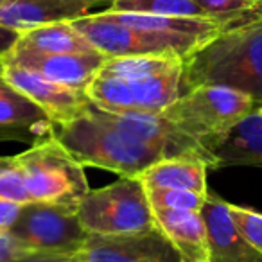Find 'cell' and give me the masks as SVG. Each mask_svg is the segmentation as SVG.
Returning a JSON list of instances; mask_svg holds the SVG:
<instances>
[{
	"label": "cell",
	"instance_id": "obj_1",
	"mask_svg": "<svg viewBox=\"0 0 262 262\" xmlns=\"http://www.w3.org/2000/svg\"><path fill=\"white\" fill-rule=\"evenodd\" d=\"M183 61L174 54L108 58L86 95L106 112L162 113L182 95Z\"/></svg>",
	"mask_w": 262,
	"mask_h": 262
},
{
	"label": "cell",
	"instance_id": "obj_2",
	"mask_svg": "<svg viewBox=\"0 0 262 262\" xmlns=\"http://www.w3.org/2000/svg\"><path fill=\"white\" fill-rule=\"evenodd\" d=\"M54 137L83 165L112 171L119 176H140L162 158L164 149L139 139L106 120L94 102L79 117L54 126Z\"/></svg>",
	"mask_w": 262,
	"mask_h": 262
},
{
	"label": "cell",
	"instance_id": "obj_3",
	"mask_svg": "<svg viewBox=\"0 0 262 262\" xmlns=\"http://www.w3.org/2000/svg\"><path fill=\"white\" fill-rule=\"evenodd\" d=\"M201 84H221L262 106V20L221 31L183 61L182 94Z\"/></svg>",
	"mask_w": 262,
	"mask_h": 262
},
{
	"label": "cell",
	"instance_id": "obj_4",
	"mask_svg": "<svg viewBox=\"0 0 262 262\" xmlns=\"http://www.w3.org/2000/svg\"><path fill=\"white\" fill-rule=\"evenodd\" d=\"M255 110L257 102L243 92L221 84H201L183 92L162 115L210 151L217 140Z\"/></svg>",
	"mask_w": 262,
	"mask_h": 262
},
{
	"label": "cell",
	"instance_id": "obj_5",
	"mask_svg": "<svg viewBox=\"0 0 262 262\" xmlns=\"http://www.w3.org/2000/svg\"><path fill=\"white\" fill-rule=\"evenodd\" d=\"M24 187L31 201H45L77 208L90 190L84 165L59 142L54 133L29 149L15 155Z\"/></svg>",
	"mask_w": 262,
	"mask_h": 262
},
{
	"label": "cell",
	"instance_id": "obj_6",
	"mask_svg": "<svg viewBox=\"0 0 262 262\" xmlns=\"http://www.w3.org/2000/svg\"><path fill=\"white\" fill-rule=\"evenodd\" d=\"M77 215L88 233L99 235L137 233L158 226L139 176H120L102 189L88 190L77 205Z\"/></svg>",
	"mask_w": 262,
	"mask_h": 262
},
{
	"label": "cell",
	"instance_id": "obj_7",
	"mask_svg": "<svg viewBox=\"0 0 262 262\" xmlns=\"http://www.w3.org/2000/svg\"><path fill=\"white\" fill-rule=\"evenodd\" d=\"M74 27L108 58L120 56H142V54H174L187 59L190 54L200 51L207 40L194 36H169V34L142 31L124 26L113 20L104 11L90 13L72 20Z\"/></svg>",
	"mask_w": 262,
	"mask_h": 262
},
{
	"label": "cell",
	"instance_id": "obj_8",
	"mask_svg": "<svg viewBox=\"0 0 262 262\" xmlns=\"http://www.w3.org/2000/svg\"><path fill=\"white\" fill-rule=\"evenodd\" d=\"M31 251L77 255L88 237L77 208L45 201H27L9 228Z\"/></svg>",
	"mask_w": 262,
	"mask_h": 262
},
{
	"label": "cell",
	"instance_id": "obj_9",
	"mask_svg": "<svg viewBox=\"0 0 262 262\" xmlns=\"http://www.w3.org/2000/svg\"><path fill=\"white\" fill-rule=\"evenodd\" d=\"M77 257L81 262H182L180 251L160 226L122 235L88 233Z\"/></svg>",
	"mask_w": 262,
	"mask_h": 262
},
{
	"label": "cell",
	"instance_id": "obj_10",
	"mask_svg": "<svg viewBox=\"0 0 262 262\" xmlns=\"http://www.w3.org/2000/svg\"><path fill=\"white\" fill-rule=\"evenodd\" d=\"M2 77L20 94H24L34 104L40 106L54 126L79 117L90 102L86 90H77V88L54 83L33 70H27L18 65L4 63Z\"/></svg>",
	"mask_w": 262,
	"mask_h": 262
},
{
	"label": "cell",
	"instance_id": "obj_11",
	"mask_svg": "<svg viewBox=\"0 0 262 262\" xmlns=\"http://www.w3.org/2000/svg\"><path fill=\"white\" fill-rule=\"evenodd\" d=\"M4 63L18 65L40 74L54 83L65 84L77 90H86L102 63L108 59L102 52H83V54H51L29 49L13 47L4 56Z\"/></svg>",
	"mask_w": 262,
	"mask_h": 262
},
{
	"label": "cell",
	"instance_id": "obj_12",
	"mask_svg": "<svg viewBox=\"0 0 262 262\" xmlns=\"http://www.w3.org/2000/svg\"><path fill=\"white\" fill-rule=\"evenodd\" d=\"M200 214L207 230L210 262H262V255L257 253L237 230L228 201L214 192H207Z\"/></svg>",
	"mask_w": 262,
	"mask_h": 262
},
{
	"label": "cell",
	"instance_id": "obj_13",
	"mask_svg": "<svg viewBox=\"0 0 262 262\" xmlns=\"http://www.w3.org/2000/svg\"><path fill=\"white\" fill-rule=\"evenodd\" d=\"M102 0H0V26L26 33L56 22H72Z\"/></svg>",
	"mask_w": 262,
	"mask_h": 262
},
{
	"label": "cell",
	"instance_id": "obj_14",
	"mask_svg": "<svg viewBox=\"0 0 262 262\" xmlns=\"http://www.w3.org/2000/svg\"><path fill=\"white\" fill-rule=\"evenodd\" d=\"M54 133L49 115L0 76V142L34 144Z\"/></svg>",
	"mask_w": 262,
	"mask_h": 262
},
{
	"label": "cell",
	"instance_id": "obj_15",
	"mask_svg": "<svg viewBox=\"0 0 262 262\" xmlns=\"http://www.w3.org/2000/svg\"><path fill=\"white\" fill-rule=\"evenodd\" d=\"M157 225L182 255V262H210L207 230L200 212L155 208Z\"/></svg>",
	"mask_w": 262,
	"mask_h": 262
},
{
	"label": "cell",
	"instance_id": "obj_16",
	"mask_svg": "<svg viewBox=\"0 0 262 262\" xmlns=\"http://www.w3.org/2000/svg\"><path fill=\"white\" fill-rule=\"evenodd\" d=\"M210 153L214 155L217 169L230 165L262 167V119L257 110L217 140L210 147Z\"/></svg>",
	"mask_w": 262,
	"mask_h": 262
},
{
	"label": "cell",
	"instance_id": "obj_17",
	"mask_svg": "<svg viewBox=\"0 0 262 262\" xmlns=\"http://www.w3.org/2000/svg\"><path fill=\"white\" fill-rule=\"evenodd\" d=\"M207 162L201 157L162 158L139 176L146 189H187L207 194Z\"/></svg>",
	"mask_w": 262,
	"mask_h": 262
},
{
	"label": "cell",
	"instance_id": "obj_18",
	"mask_svg": "<svg viewBox=\"0 0 262 262\" xmlns=\"http://www.w3.org/2000/svg\"><path fill=\"white\" fill-rule=\"evenodd\" d=\"M106 15L124 26L142 31L169 34V36H194L201 40H214L221 33V26L207 18H189V16H169V15H149V13H127V11H108Z\"/></svg>",
	"mask_w": 262,
	"mask_h": 262
},
{
	"label": "cell",
	"instance_id": "obj_19",
	"mask_svg": "<svg viewBox=\"0 0 262 262\" xmlns=\"http://www.w3.org/2000/svg\"><path fill=\"white\" fill-rule=\"evenodd\" d=\"M16 47L51 54H83L99 52L70 22H56L34 27L20 34Z\"/></svg>",
	"mask_w": 262,
	"mask_h": 262
},
{
	"label": "cell",
	"instance_id": "obj_20",
	"mask_svg": "<svg viewBox=\"0 0 262 262\" xmlns=\"http://www.w3.org/2000/svg\"><path fill=\"white\" fill-rule=\"evenodd\" d=\"M223 31L262 20V0H196Z\"/></svg>",
	"mask_w": 262,
	"mask_h": 262
},
{
	"label": "cell",
	"instance_id": "obj_21",
	"mask_svg": "<svg viewBox=\"0 0 262 262\" xmlns=\"http://www.w3.org/2000/svg\"><path fill=\"white\" fill-rule=\"evenodd\" d=\"M108 11L149 13V15L189 16V18L210 20L207 11L201 6H198L196 0H110Z\"/></svg>",
	"mask_w": 262,
	"mask_h": 262
},
{
	"label": "cell",
	"instance_id": "obj_22",
	"mask_svg": "<svg viewBox=\"0 0 262 262\" xmlns=\"http://www.w3.org/2000/svg\"><path fill=\"white\" fill-rule=\"evenodd\" d=\"M151 207L165 210H190L200 212L205 205L207 194L187 189H146Z\"/></svg>",
	"mask_w": 262,
	"mask_h": 262
},
{
	"label": "cell",
	"instance_id": "obj_23",
	"mask_svg": "<svg viewBox=\"0 0 262 262\" xmlns=\"http://www.w3.org/2000/svg\"><path fill=\"white\" fill-rule=\"evenodd\" d=\"M228 208L243 239L257 253L262 255V214L248 207H239L232 203H228Z\"/></svg>",
	"mask_w": 262,
	"mask_h": 262
},
{
	"label": "cell",
	"instance_id": "obj_24",
	"mask_svg": "<svg viewBox=\"0 0 262 262\" xmlns=\"http://www.w3.org/2000/svg\"><path fill=\"white\" fill-rule=\"evenodd\" d=\"M0 198L16 201V203L31 201L24 187L15 157H0Z\"/></svg>",
	"mask_w": 262,
	"mask_h": 262
},
{
	"label": "cell",
	"instance_id": "obj_25",
	"mask_svg": "<svg viewBox=\"0 0 262 262\" xmlns=\"http://www.w3.org/2000/svg\"><path fill=\"white\" fill-rule=\"evenodd\" d=\"M29 248L24 246L9 232H0V262H9L13 258L29 253Z\"/></svg>",
	"mask_w": 262,
	"mask_h": 262
},
{
	"label": "cell",
	"instance_id": "obj_26",
	"mask_svg": "<svg viewBox=\"0 0 262 262\" xmlns=\"http://www.w3.org/2000/svg\"><path fill=\"white\" fill-rule=\"evenodd\" d=\"M9 262H81L77 255L65 253H47V251H29V253L16 257Z\"/></svg>",
	"mask_w": 262,
	"mask_h": 262
},
{
	"label": "cell",
	"instance_id": "obj_27",
	"mask_svg": "<svg viewBox=\"0 0 262 262\" xmlns=\"http://www.w3.org/2000/svg\"><path fill=\"white\" fill-rule=\"evenodd\" d=\"M24 203H16L11 200H2L0 198V232H9L13 223L16 221Z\"/></svg>",
	"mask_w": 262,
	"mask_h": 262
},
{
	"label": "cell",
	"instance_id": "obj_28",
	"mask_svg": "<svg viewBox=\"0 0 262 262\" xmlns=\"http://www.w3.org/2000/svg\"><path fill=\"white\" fill-rule=\"evenodd\" d=\"M20 34L22 33H18V31H13L4 26H0V58H4L15 47L16 41L20 40Z\"/></svg>",
	"mask_w": 262,
	"mask_h": 262
},
{
	"label": "cell",
	"instance_id": "obj_29",
	"mask_svg": "<svg viewBox=\"0 0 262 262\" xmlns=\"http://www.w3.org/2000/svg\"><path fill=\"white\" fill-rule=\"evenodd\" d=\"M2 72H4V59L0 58V76H2Z\"/></svg>",
	"mask_w": 262,
	"mask_h": 262
},
{
	"label": "cell",
	"instance_id": "obj_30",
	"mask_svg": "<svg viewBox=\"0 0 262 262\" xmlns=\"http://www.w3.org/2000/svg\"><path fill=\"white\" fill-rule=\"evenodd\" d=\"M257 113L260 115V119H262V106H258V108H257Z\"/></svg>",
	"mask_w": 262,
	"mask_h": 262
}]
</instances>
